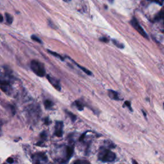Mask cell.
<instances>
[{"mask_svg": "<svg viewBox=\"0 0 164 164\" xmlns=\"http://www.w3.org/2000/svg\"><path fill=\"white\" fill-rule=\"evenodd\" d=\"M116 158V155L110 149L101 148L98 153V159L103 162H112Z\"/></svg>", "mask_w": 164, "mask_h": 164, "instance_id": "obj_1", "label": "cell"}, {"mask_svg": "<svg viewBox=\"0 0 164 164\" xmlns=\"http://www.w3.org/2000/svg\"><path fill=\"white\" fill-rule=\"evenodd\" d=\"M64 1H71V0H64Z\"/></svg>", "mask_w": 164, "mask_h": 164, "instance_id": "obj_28", "label": "cell"}, {"mask_svg": "<svg viewBox=\"0 0 164 164\" xmlns=\"http://www.w3.org/2000/svg\"><path fill=\"white\" fill-rule=\"evenodd\" d=\"M112 42L115 46H116L117 47V48H119L120 49H123L124 47H125V46L123 45V44L120 43L119 42H118L117 41H116V40H115V39L112 40Z\"/></svg>", "mask_w": 164, "mask_h": 164, "instance_id": "obj_17", "label": "cell"}, {"mask_svg": "<svg viewBox=\"0 0 164 164\" xmlns=\"http://www.w3.org/2000/svg\"><path fill=\"white\" fill-rule=\"evenodd\" d=\"M148 1H155V2H156V3H161L162 2V0H148Z\"/></svg>", "mask_w": 164, "mask_h": 164, "instance_id": "obj_24", "label": "cell"}, {"mask_svg": "<svg viewBox=\"0 0 164 164\" xmlns=\"http://www.w3.org/2000/svg\"><path fill=\"white\" fill-rule=\"evenodd\" d=\"M44 107L47 110H49V109L52 108L53 106V102L49 100H46L44 102Z\"/></svg>", "mask_w": 164, "mask_h": 164, "instance_id": "obj_9", "label": "cell"}, {"mask_svg": "<svg viewBox=\"0 0 164 164\" xmlns=\"http://www.w3.org/2000/svg\"><path fill=\"white\" fill-rule=\"evenodd\" d=\"M113 1H114V0H109V1H110L111 3L113 2Z\"/></svg>", "mask_w": 164, "mask_h": 164, "instance_id": "obj_27", "label": "cell"}, {"mask_svg": "<svg viewBox=\"0 0 164 164\" xmlns=\"http://www.w3.org/2000/svg\"><path fill=\"white\" fill-rule=\"evenodd\" d=\"M51 122H52V121H50L48 117H46V119H45V124H46V125H49V124L51 123Z\"/></svg>", "mask_w": 164, "mask_h": 164, "instance_id": "obj_23", "label": "cell"}, {"mask_svg": "<svg viewBox=\"0 0 164 164\" xmlns=\"http://www.w3.org/2000/svg\"><path fill=\"white\" fill-rule=\"evenodd\" d=\"M163 107H164V103H163Z\"/></svg>", "mask_w": 164, "mask_h": 164, "instance_id": "obj_29", "label": "cell"}, {"mask_svg": "<svg viewBox=\"0 0 164 164\" xmlns=\"http://www.w3.org/2000/svg\"><path fill=\"white\" fill-rule=\"evenodd\" d=\"M5 19H6V23H9V24H12V22H13V17L11 16L10 14H9L8 13H5Z\"/></svg>", "mask_w": 164, "mask_h": 164, "instance_id": "obj_14", "label": "cell"}, {"mask_svg": "<svg viewBox=\"0 0 164 164\" xmlns=\"http://www.w3.org/2000/svg\"><path fill=\"white\" fill-rule=\"evenodd\" d=\"M100 41L101 42H108L109 40L107 37H101L100 39Z\"/></svg>", "mask_w": 164, "mask_h": 164, "instance_id": "obj_21", "label": "cell"}, {"mask_svg": "<svg viewBox=\"0 0 164 164\" xmlns=\"http://www.w3.org/2000/svg\"><path fill=\"white\" fill-rule=\"evenodd\" d=\"M31 39H32V40H34V41L37 42H38V43H40V44H42V42L41 40L40 39L37 37V36H36V35H32L31 36Z\"/></svg>", "mask_w": 164, "mask_h": 164, "instance_id": "obj_19", "label": "cell"}, {"mask_svg": "<svg viewBox=\"0 0 164 164\" xmlns=\"http://www.w3.org/2000/svg\"><path fill=\"white\" fill-rule=\"evenodd\" d=\"M46 78H47V79H48L49 82L53 85V87L54 89H57L58 91L61 90V85H60L59 80L49 74L46 75Z\"/></svg>", "mask_w": 164, "mask_h": 164, "instance_id": "obj_5", "label": "cell"}, {"mask_svg": "<svg viewBox=\"0 0 164 164\" xmlns=\"http://www.w3.org/2000/svg\"><path fill=\"white\" fill-rule=\"evenodd\" d=\"M143 114H144V117H145V119H146V117H147V115H146V114H145V112H144V111H143Z\"/></svg>", "mask_w": 164, "mask_h": 164, "instance_id": "obj_25", "label": "cell"}, {"mask_svg": "<svg viewBox=\"0 0 164 164\" xmlns=\"http://www.w3.org/2000/svg\"><path fill=\"white\" fill-rule=\"evenodd\" d=\"M48 52L50 54H52V55L54 56V57H57L58 58H60V59L61 60H62L64 61V58L62 57V56H61L60 54H59L58 53H57L55 52H52V51H50V50H48Z\"/></svg>", "mask_w": 164, "mask_h": 164, "instance_id": "obj_15", "label": "cell"}, {"mask_svg": "<svg viewBox=\"0 0 164 164\" xmlns=\"http://www.w3.org/2000/svg\"><path fill=\"white\" fill-rule=\"evenodd\" d=\"M132 163H133V164H138V163L135 161V160H132Z\"/></svg>", "mask_w": 164, "mask_h": 164, "instance_id": "obj_26", "label": "cell"}, {"mask_svg": "<svg viewBox=\"0 0 164 164\" xmlns=\"http://www.w3.org/2000/svg\"><path fill=\"white\" fill-rule=\"evenodd\" d=\"M72 62H73L74 63V64H75L76 65H77V66H78L79 69H81L82 70L83 72H84L85 74H87V75H89V76H91V75H92V72L90 71L89 70H88V69H86V68H85V67H83L81 66V65H79L78 64L76 63L75 62H74V61H72Z\"/></svg>", "mask_w": 164, "mask_h": 164, "instance_id": "obj_11", "label": "cell"}, {"mask_svg": "<svg viewBox=\"0 0 164 164\" xmlns=\"http://www.w3.org/2000/svg\"><path fill=\"white\" fill-rule=\"evenodd\" d=\"M74 104L78 110H79V111L83 110V108H84V105H83V104L82 103V102H80L79 101H76L74 102Z\"/></svg>", "mask_w": 164, "mask_h": 164, "instance_id": "obj_12", "label": "cell"}, {"mask_svg": "<svg viewBox=\"0 0 164 164\" xmlns=\"http://www.w3.org/2000/svg\"><path fill=\"white\" fill-rule=\"evenodd\" d=\"M74 153V145H67L65 148V163L67 162L68 160H70L72 157V155Z\"/></svg>", "mask_w": 164, "mask_h": 164, "instance_id": "obj_7", "label": "cell"}, {"mask_svg": "<svg viewBox=\"0 0 164 164\" xmlns=\"http://www.w3.org/2000/svg\"><path fill=\"white\" fill-rule=\"evenodd\" d=\"M108 95L112 100H114L115 101H119L120 100H121L119 97L118 92H117L116 91H114L113 90H108Z\"/></svg>", "mask_w": 164, "mask_h": 164, "instance_id": "obj_8", "label": "cell"}, {"mask_svg": "<svg viewBox=\"0 0 164 164\" xmlns=\"http://www.w3.org/2000/svg\"><path fill=\"white\" fill-rule=\"evenodd\" d=\"M30 67L32 71L39 77H44L46 76L44 65L40 62L35 60H32L30 63Z\"/></svg>", "mask_w": 164, "mask_h": 164, "instance_id": "obj_2", "label": "cell"}, {"mask_svg": "<svg viewBox=\"0 0 164 164\" xmlns=\"http://www.w3.org/2000/svg\"><path fill=\"white\" fill-rule=\"evenodd\" d=\"M6 162L7 163H9L10 164H12V163H14V159L12 158H9L6 160Z\"/></svg>", "mask_w": 164, "mask_h": 164, "instance_id": "obj_22", "label": "cell"}, {"mask_svg": "<svg viewBox=\"0 0 164 164\" xmlns=\"http://www.w3.org/2000/svg\"><path fill=\"white\" fill-rule=\"evenodd\" d=\"M155 20L156 21L162 20L163 22V25H164V7L163 8V9L158 14V15L156 16Z\"/></svg>", "mask_w": 164, "mask_h": 164, "instance_id": "obj_10", "label": "cell"}, {"mask_svg": "<svg viewBox=\"0 0 164 164\" xmlns=\"http://www.w3.org/2000/svg\"><path fill=\"white\" fill-rule=\"evenodd\" d=\"M125 105H126V106L128 107V108L130 109V110H131V111H133L132 110V107H131V103L130 101H125Z\"/></svg>", "mask_w": 164, "mask_h": 164, "instance_id": "obj_20", "label": "cell"}, {"mask_svg": "<svg viewBox=\"0 0 164 164\" xmlns=\"http://www.w3.org/2000/svg\"><path fill=\"white\" fill-rule=\"evenodd\" d=\"M34 164H45L48 162V156L44 153H37L32 156Z\"/></svg>", "mask_w": 164, "mask_h": 164, "instance_id": "obj_3", "label": "cell"}, {"mask_svg": "<svg viewBox=\"0 0 164 164\" xmlns=\"http://www.w3.org/2000/svg\"><path fill=\"white\" fill-rule=\"evenodd\" d=\"M73 164H90V163L86 160H78L75 161Z\"/></svg>", "mask_w": 164, "mask_h": 164, "instance_id": "obj_18", "label": "cell"}, {"mask_svg": "<svg viewBox=\"0 0 164 164\" xmlns=\"http://www.w3.org/2000/svg\"><path fill=\"white\" fill-rule=\"evenodd\" d=\"M63 127L64 124L62 121H57L55 124V130H54V135L57 137H62L63 135Z\"/></svg>", "mask_w": 164, "mask_h": 164, "instance_id": "obj_6", "label": "cell"}, {"mask_svg": "<svg viewBox=\"0 0 164 164\" xmlns=\"http://www.w3.org/2000/svg\"><path fill=\"white\" fill-rule=\"evenodd\" d=\"M47 138V133L46 132H42L41 133V140L37 143V144L36 145H39V144H42L43 143L44 140H45Z\"/></svg>", "mask_w": 164, "mask_h": 164, "instance_id": "obj_16", "label": "cell"}, {"mask_svg": "<svg viewBox=\"0 0 164 164\" xmlns=\"http://www.w3.org/2000/svg\"><path fill=\"white\" fill-rule=\"evenodd\" d=\"M65 112H66V114L68 115V116L70 117V119H71V121L72 122H75L76 119H77V117H76V115H74L73 113H72L71 112H69L68 110H65Z\"/></svg>", "mask_w": 164, "mask_h": 164, "instance_id": "obj_13", "label": "cell"}, {"mask_svg": "<svg viewBox=\"0 0 164 164\" xmlns=\"http://www.w3.org/2000/svg\"><path fill=\"white\" fill-rule=\"evenodd\" d=\"M130 24H132V26L135 29V30L139 33V34L143 36V37H144V38H145V39H148V35H147V34H146V32H145V31H144V29L143 28V27H142L140 25V24H139V23H138V21L137 20V19L135 17H133L132 18V19L131 20V21H130Z\"/></svg>", "mask_w": 164, "mask_h": 164, "instance_id": "obj_4", "label": "cell"}]
</instances>
